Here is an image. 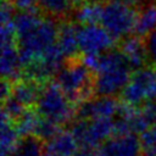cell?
<instances>
[{"mask_svg":"<svg viewBox=\"0 0 156 156\" xmlns=\"http://www.w3.org/2000/svg\"><path fill=\"white\" fill-rule=\"evenodd\" d=\"M55 79V83L74 105L90 100L95 95V72L83 57L67 58Z\"/></svg>","mask_w":156,"mask_h":156,"instance_id":"obj_1","label":"cell"},{"mask_svg":"<svg viewBox=\"0 0 156 156\" xmlns=\"http://www.w3.org/2000/svg\"><path fill=\"white\" fill-rule=\"evenodd\" d=\"M130 66L119 50H108L100 55L95 69V94L115 96L129 83Z\"/></svg>","mask_w":156,"mask_h":156,"instance_id":"obj_2","label":"cell"},{"mask_svg":"<svg viewBox=\"0 0 156 156\" xmlns=\"http://www.w3.org/2000/svg\"><path fill=\"white\" fill-rule=\"evenodd\" d=\"M56 22L46 17L37 28L17 39V49L24 67L38 61L50 46L56 44L58 34V24Z\"/></svg>","mask_w":156,"mask_h":156,"instance_id":"obj_3","label":"cell"},{"mask_svg":"<svg viewBox=\"0 0 156 156\" xmlns=\"http://www.w3.org/2000/svg\"><path fill=\"white\" fill-rule=\"evenodd\" d=\"M37 112L58 126L67 124L76 116L74 104L66 96L56 83H48L41 88L40 95L35 104Z\"/></svg>","mask_w":156,"mask_h":156,"instance_id":"obj_4","label":"cell"},{"mask_svg":"<svg viewBox=\"0 0 156 156\" xmlns=\"http://www.w3.org/2000/svg\"><path fill=\"white\" fill-rule=\"evenodd\" d=\"M138 11L117 0H108L102 5L100 23L116 39L128 37L136 24Z\"/></svg>","mask_w":156,"mask_h":156,"instance_id":"obj_5","label":"cell"},{"mask_svg":"<svg viewBox=\"0 0 156 156\" xmlns=\"http://www.w3.org/2000/svg\"><path fill=\"white\" fill-rule=\"evenodd\" d=\"M124 104L139 107L146 101H156V67H143L132 74L121 93Z\"/></svg>","mask_w":156,"mask_h":156,"instance_id":"obj_6","label":"cell"},{"mask_svg":"<svg viewBox=\"0 0 156 156\" xmlns=\"http://www.w3.org/2000/svg\"><path fill=\"white\" fill-rule=\"evenodd\" d=\"M83 149H94L102 145L111 134H115V122L111 118L76 119L69 129Z\"/></svg>","mask_w":156,"mask_h":156,"instance_id":"obj_7","label":"cell"},{"mask_svg":"<svg viewBox=\"0 0 156 156\" xmlns=\"http://www.w3.org/2000/svg\"><path fill=\"white\" fill-rule=\"evenodd\" d=\"M79 51L83 56H99L115 45L116 39L100 24H82L77 30Z\"/></svg>","mask_w":156,"mask_h":156,"instance_id":"obj_8","label":"cell"},{"mask_svg":"<svg viewBox=\"0 0 156 156\" xmlns=\"http://www.w3.org/2000/svg\"><path fill=\"white\" fill-rule=\"evenodd\" d=\"M121 104L115 96H99L87 100L76 107V116L80 119L111 118L118 115Z\"/></svg>","mask_w":156,"mask_h":156,"instance_id":"obj_9","label":"cell"},{"mask_svg":"<svg viewBox=\"0 0 156 156\" xmlns=\"http://www.w3.org/2000/svg\"><path fill=\"white\" fill-rule=\"evenodd\" d=\"M99 156H141L140 140L134 133L116 134L100 145Z\"/></svg>","mask_w":156,"mask_h":156,"instance_id":"obj_10","label":"cell"},{"mask_svg":"<svg viewBox=\"0 0 156 156\" xmlns=\"http://www.w3.org/2000/svg\"><path fill=\"white\" fill-rule=\"evenodd\" d=\"M119 51L123 54L132 69L138 71L145 67L147 54L145 41L139 35H128L123 38L119 43Z\"/></svg>","mask_w":156,"mask_h":156,"instance_id":"obj_11","label":"cell"},{"mask_svg":"<svg viewBox=\"0 0 156 156\" xmlns=\"http://www.w3.org/2000/svg\"><path fill=\"white\" fill-rule=\"evenodd\" d=\"M40 91L41 88L39 85V82L26 77L24 79H18L16 82H12V89L10 96L15 99L17 102H20L22 106L28 108L29 106L37 104Z\"/></svg>","mask_w":156,"mask_h":156,"instance_id":"obj_12","label":"cell"},{"mask_svg":"<svg viewBox=\"0 0 156 156\" xmlns=\"http://www.w3.org/2000/svg\"><path fill=\"white\" fill-rule=\"evenodd\" d=\"M38 10L48 18L55 21H68L74 15L78 5L73 0H38Z\"/></svg>","mask_w":156,"mask_h":156,"instance_id":"obj_13","label":"cell"},{"mask_svg":"<svg viewBox=\"0 0 156 156\" xmlns=\"http://www.w3.org/2000/svg\"><path fill=\"white\" fill-rule=\"evenodd\" d=\"M1 73L4 79L10 82H16L21 79V67L22 61L18 49L15 44L1 45Z\"/></svg>","mask_w":156,"mask_h":156,"instance_id":"obj_14","label":"cell"},{"mask_svg":"<svg viewBox=\"0 0 156 156\" xmlns=\"http://www.w3.org/2000/svg\"><path fill=\"white\" fill-rule=\"evenodd\" d=\"M77 30H78V26H76L71 21H65L58 27L56 43L66 58H73L78 56L77 51L79 50V45H78Z\"/></svg>","mask_w":156,"mask_h":156,"instance_id":"obj_15","label":"cell"},{"mask_svg":"<svg viewBox=\"0 0 156 156\" xmlns=\"http://www.w3.org/2000/svg\"><path fill=\"white\" fill-rule=\"evenodd\" d=\"M78 141L71 130H60L48 144L46 150L57 156H74L78 151Z\"/></svg>","mask_w":156,"mask_h":156,"instance_id":"obj_16","label":"cell"},{"mask_svg":"<svg viewBox=\"0 0 156 156\" xmlns=\"http://www.w3.org/2000/svg\"><path fill=\"white\" fill-rule=\"evenodd\" d=\"M156 29V0L145 2L138 10V18L135 24V35L145 37Z\"/></svg>","mask_w":156,"mask_h":156,"instance_id":"obj_17","label":"cell"},{"mask_svg":"<svg viewBox=\"0 0 156 156\" xmlns=\"http://www.w3.org/2000/svg\"><path fill=\"white\" fill-rule=\"evenodd\" d=\"M46 154L45 141L35 135H27L20 139L10 156H44Z\"/></svg>","mask_w":156,"mask_h":156,"instance_id":"obj_18","label":"cell"},{"mask_svg":"<svg viewBox=\"0 0 156 156\" xmlns=\"http://www.w3.org/2000/svg\"><path fill=\"white\" fill-rule=\"evenodd\" d=\"M43 20L44 18L40 16V13L37 12L34 9L24 10V11L17 13L13 17V24H15L17 39L28 34L34 28H37L41 23Z\"/></svg>","mask_w":156,"mask_h":156,"instance_id":"obj_19","label":"cell"},{"mask_svg":"<svg viewBox=\"0 0 156 156\" xmlns=\"http://www.w3.org/2000/svg\"><path fill=\"white\" fill-rule=\"evenodd\" d=\"M20 133L15 123L1 113V152L11 154L20 141Z\"/></svg>","mask_w":156,"mask_h":156,"instance_id":"obj_20","label":"cell"},{"mask_svg":"<svg viewBox=\"0 0 156 156\" xmlns=\"http://www.w3.org/2000/svg\"><path fill=\"white\" fill-rule=\"evenodd\" d=\"M102 5L100 2H84L74 11V20L79 24H94L99 23L101 18Z\"/></svg>","mask_w":156,"mask_h":156,"instance_id":"obj_21","label":"cell"},{"mask_svg":"<svg viewBox=\"0 0 156 156\" xmlns=\"http://www.w3.org/2000/svg\"><path fill=\"white\" fill-rule=\"evenodd\" d=\"M40 118H41V116L38 112H34L30 108L29 110L27 108L24 111V113L15 122V126H16L20 135H22V136L33 135Z\"/></svg>","mask_w":156,"mask_h":156,"instance_id":"obj_22","label":"cell"},{"mask_svg":"<svg viewBox=\"0 0 156 156\" xmlns=\"http://www.w3.org/2000/svg\"><path fill=\"white\" fill-rule=\"evenodd\" d=\"M141 156H156V123L140 133Z\"/></svg>","mask_w":156,"mask_h":156,"instance_id":"obj_23","label":"cell"},{"mask_svg":"<svg viewBox=\"0 0 156 156\" xmlns=\"http://www.w3.org/2000/svg\"><path fill=\"white\" fill-rule=\"evenodd\" d=\"M58 132H60V126L58 124H56L55 122H52L50 119H46V118L41 117L33 135L38 136L43 141L49 143Z\"/></svg>","mask_w":156,"mask_h":156,"instance_id":"obj_24","label":"cell"},{"mask_svg":"<svg viewBox=\"0 0 156 156\" xmlns=\"http://www.w3.org/2000/svg\"><path fill=\"white\" fill-rule=\"evenodd\" d=\"M144 41L147 54V61H150V63L156 67V29L145 35Z\"/></svg>","mask_w":156,"mask_h":156,"instance_id":"obj_25","label":"cell"},{"mask_svg":"<svg viewBox=\"0 0 156 156\" xmlns=\"http://www.w3.org/2000/svg\"><path fill=\"white\" fill-rule=\"evenodd\" d=\"M15 5L11 0H2L1 2V23H7L13 21Z\"/></svg>","mask_w":156,"mask_h":156,"instance_id":"obj_26","label":"cell"},{"mask_svg":"<svg viewBox=\"0 0 156 156\" xmlns=\"http://www.w3.org/2000/svg\"><path fill=\"white\" fill-rule=\"evenodd\" d=\"M13 5L21 10H30L34 9V5L38 4V0H11Z\"/></svg>","mask_w":156,"mask_h":156,"instance_id":"obj_27","label":"cell"},{"mask_svg":"<svg viewBox=\"0 0 156 156\" xmlns=\"http://www.w3.org/2000/svg\"><path fill=\"white\" fill-rule=\"evenodd\" d=\"M117 1L124 4V5L129 6V7H133V9H136V7L140 9L146 2V0H117Z\"/></svg>","mask_w":156,"mask_h":156,"instance_id":"obj_28","label":"cell"},{"mask_svg":"<svg viewBox=\"0 0 156 156\" xmlns=\"http://www.w3.org/2000/svg\"><path fill=\"white\" fill-rule=\"evenodd\" d=\"M87 2H101V1H104V0H85Z\"/></svg>","mask_w":156,"mask_h":156,"instance_id":"obj_29","label":"cell"},{"mask_svg":"<svg viewBox=\"0 0 156 156\" xmlns=\"http://www.w3.org/2000/svg\"><path fill=\"white\" fill-rule=\"evenodd\" d=\"M44 156H57V155H55V154H52V152H49V151H46V154H45Z\"/></svg>","mask_w":156,"mask_h":156,"instance_id":"obj_30","label":"cell"},{"mask_svg":"<svg viewBox=\"0 0 156 156\" xmlns=\"http://www.w3.org/2000/svg\"><path fill=\"white\" fill-rule=\"evenodd\" d=\"M73 1H74V2H76V4H77V5H78V4H80V2H82V0H73Z\"/></svg>","mask_w":156,"mask_h":156,"instance_id":"obj_31","label":"cell"}]
</instances>
